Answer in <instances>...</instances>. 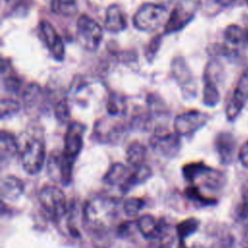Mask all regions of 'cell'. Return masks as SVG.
Listing matches in <instances>:
<instances>
[{"instance_id": "1", "label": "cell", "mask_w": 248, "mask_h": 248, "mask_svg": "<svg viewBox=\"0 0 248 248\" xmlns=\"http://www.w3.org/2000/svg\"><path fill=\"white\" fill-rule=\"evenodd\" d=\"M115 209L116 205L114 201L104 197L93 198L84 205V223L95 243L103 245L108 242V230L115 218Z\"/></svg>"}, {"instance_id": "2", "label": "cell", "mask_w": 248, "mask_h": 248, "mask_svg": "<svg viewBox=\"0 0 248 248\" xmlns=\"http://www.w3.org/2000/svg\"><path fill=\"white\" fill-rule=\"evenodd\" d=\"M167 9L156 3H145L140 7L133 17L134 26L141 31L157 30L168 18Z\"/></svg>"}, {"instance_id": "3", "label": "cell", "mask_w": 248, "mask_h": 248, "mask_svg": "<svg viewBox=\"0 0 248 248\" xmlns=\"http://www.w3.org/2000/svg\"><path fill=\"white\" fill-rule=\"evenodd\" d=\"M39 202L48 216L55 220L61 218L67 211L65 194L54 185H46L40 190Z\"/></svg>"}, {"instance_id": "4", "label": "cell", "mask_w": 248, "mask_h": 248, "mask_svg": "<svg viewBox=\"0 0 248 248\" xmlns=\"http://www.w3.org/2000/svg\"><path fill=\"white\" fill-rule=\"evenodd\" d=\"M21 164L23 170L29 174L38 173L46 162L45 143L38 138L26 141L21 151Z\"/></svg>"}, {"instance_id": "5", "label": "cell", "mask_w": 248, "mask_h": 248, "mask_svg": "<svg viewBox=\"0 0 248 248\" xmlns=\"http://www.w3.org/2000/svg\"><path fill=\"white\" fill-rule=\"evenodd\" d=\"M77 37L85 49L95 50L102 41L103 31L96 20L87 15H81L77 22Z\"/></svg>"}, {"instance_id": "6", "label": "cell", "mask_w": 248, "mask_h": 248, "mask_svg": "<svg viewBox=\"0 0 248 248\" xmlns=\"http://www.w3.org/2000/svg\"><path fill=\"white\" fill-rule=\"evenodd\" d=\"M200 0H180L170 12L165 24L166 34L181 30L194 17L195 11Z\"/></svg>"}, {"instance_id": "7", "label": "cell", "mask_w": 248, "mask_h": 248, "mask_svg": "<svg viewBox=\"0 0 248 248\" xmlns=\"http://www.w3.org/2000/svg\"><path fill=\"white\" fill-rule=\"evenodd\" d=\"M75 161L63 152L50 154L46 163L49 177L54 182L60 183L63 186L69 185L72 181Z\"/></svg>"}, {"instance_id": "8", "label": "cell", "mask_w": 248, "mask_h": 248, "mask_svg": "<svg viewBox=\"0 0 248 248\" xmlns=\"http://www.w3.org/2000/svg\"><path fill=\"white\" fill-rule=\"evenodd\" d=\"M208 115L193 109L177 115L173 121L174 132L179 136H191L202 128L208 121Z\"/></svg>"}, {"instance_id": "9", "label": "cell", "mask_w": 248, "mask_h": 248, "mask_svg": "<svg viewBox=\"0 0 248 248\" xmlns=\"http://www.w3.org/2000/svg\"><path fill=\"white\" fill-rule=\"evenodd\" d=\"M248 101V68L241 74L232 96L227 106V118L231 121L235 119Z\"/></svg>"}, {"instance_id": "10", "label": "cell", "mask_w": 248, "mask_h": 248, "mask_svg": "<svg viewBox=\"0 0 248 248\" xmlns=\"http://www.w3.org/2000/svg\"><path fill=\"white\" fill-rule=\"evenodd\" d=\"M85 126L79 122L69 124L64 136L63 153L68 157L76 160L83 147V134Z\"/></svg>"}, {"instance_id": "11", "label": "cell", "mask_w": 248, "mask_h": 248, "mask_svg": "<svg viewBox=\"0 0 248 248\" xmlns=\"http://www.w3.org/2000/svg\"><path fill=\"white\" fill-rule=\"evenodd\" d=\"M151 146L167 158L175 157L181 148L180 136L174 133H155L151 139Z\"/></svg>"}, {"instance_id": "12", "label": "cell", "mask_w": 248, "mask_h": 248, "mask_svg": "<svg viewBox=\"0 0 248 248\" xmlns=\"http://www.w3.org/2000/svg\"><path fill=\"white\" fill-rule=\"evenodd\" d=\"M40 30L48 50L57 61H62L65 56V48L59 34L51 23L43 19L40 22Z\"/></svg>"}, {"instance_id": "13", "label": "cell", "mask_w": 248, "mask_h": 248, "mask_svg": "<svg viewBox=\"0 0 248 248\" xmlns=\"http://www.w3.org/2000/svg\"><path fill=\"white\" fill-rule=\"evenodd\" d=\"M214 145L222 164L228 165L233 161L236 149V140L231 133H219L215 138Z\"/></svg>"}, {"instance_id": "14", "label": "cell", "mask_w": 248, "mask_h": 248, "mask_svg": "<svg viewBox=\"0 0 248 248\" xmlns=\"http://www.w3.org/2000/svg\"><path fill=\"white\" fill-rule=\"evenodd\" d=\"M136 223L140 234L151 241L160 234L166 226L165 222L158 221L154 216L149 214L140 216Z\"/></svg>"}, {"instance_id": "15", "label": "cell", "mask_w": 248, "mask_h": 248, "mask_svg": "<svg viewBox=\"0 0 248 248\" xmlns=\"http://www.w3.org/2000/svg\"><path fill=\"white\" fill-rule=\"evenodd\" d=\"M105 27L110 32H120L127 27L125 14L118 5L112 4L108 7L106 12Z\"/></svg>"}, {"instance_id": "16", "label": "cell", "mask_w": 248, "mask_h": 248, "mask_svg": "<svg viewBox=\"0 0 248 248\" xmlns=\"http://www.w3.org/2000/svg\"><path fill=\"white\" fill-rule=\"evenodd\" d=\"M151 176H152V170L148 166L142 164L139 167H135L134 170L129 173L127 178L119 186L120 191L124 194L128 193L132 188H134L137 185L144 183Z\"/></svg>"}, {"instance_id": "17", "label": "cell", "mask_w": 248, "mask_h": 248, "mask_svg": "<svg viewBox=\"0 0 248 248\" xmlns=\"http://www.w3.org/2000/svg\"><path fill=\"white\" fill-rule=\"evenodd\" d=\"M1 198L7 201H16L24 192L23 182L16 176L7 175L1 180Z\"/></svg>"}, {"instance_id": "18", "label": "cell", "mask_w": 248, "mask_h": 248, "mask_svg": "<svg viewBox=\"0 0 248 248\" xmlns=\"http://www.w3.org/2000/svg\"><path fill=\"white\" fill-rule=\"evenodd\" d=\"M122 130L119 124H108V122L100 120L95 124L94 138L99 141L108 142L120 137Z\"/></svg>"}, {"instance_id": "19", "label": "cell", "mask_w": 248, "mask_h": 248, "mask_svg": "<svg viewBox=\"0 0 248 248\" xmlns=\"http://www.w3.org/2000/svg\"><path fill=\"white\" fill-rule=\"evenodd\" d=\"M18 152L16 139L8 131L2 130L0 134V159L1 162L11 160Z\"/></svg>"}, {"instance_id": "20", "label": "cell", "mask_w": 248, "mask_h": 248, "mask_svg": "<svg viewBox=\"0 0 248 248\" xmlns=\"http://www.w3.org/2000/svg\"><path fill=\"white\" fill-rule=\"evenodd\" d=\"M171 71L181 86H185L187 92H189V87L192 86V77L187 65L185 64V61L181 57H176L172 61Z\"/></svg>"}, {"instance_id": "21", "label": "cell", "mask_w": 248, "mask_h": 248, "mask_svg": "<svg viewBox=\"0 0 248 248\" xmlns=\"http://www.w3.org/2000/svg\"><path fill=\"white\" fill-rule=\"evenodd\" d=\"M130 171L128 168L121 164L115 163L110 166L106 174L104 175V181L108 185H121L127 178Z\"/></svg>"}, {"instance_id": "22", "label": "cell", "mask_w": 248, "mask_h": 248, "mask_svg": "<svg viewBox=\"0 0 248 248\" xmlns=\"http://www.w3.org/2000/svg\"><path fill=\"white\" fill-rule=\"evenodd\" d=\"M146 156V148L140 142H133L129 145L126 151V159L127 162L132 167H139L144 163V159Z\"/></svg>"}, {"instance_id": "23", "label": "cell", "mask_w": 248, "mask_h": 248, "mask_svg": "<svg viewBox=\"0 0 248 248\" xmlns=\"http://www.w3.org/2000/svg\"><path fill=\"white\" fill-rule=\"evenodd\" d=\"M220 101V93L214 80L204 78L202 102L207 107H214Z\"/></svg>"}, {"instance_id": "24", "label": "cell", "mask_w": 248, "mask_h": 248, "mask_svg": "<svg viewBox=\"0 0 248 248\" xmlns=\"http://www.w3.org/2000/svg\"><path fill=\"white\" fill-rule=\"evenodd\" d=\"M200 227V221L197 218L190 217L182 222H180L176 226V234L180 240V242H184V240L189 237L191 234L195 233Z\"/></svg>"}, {"instance_id": "25", "label": "cell", "mask_w": 248, "mask_h": 248, "mask_svg": "<svg viewBox=\"0 0 248 248\" xmlns=\"http://www.w3.org/2000/svg\"><path fill=\"white\" fill-rule=\"evenodd\" d=\"M127 105L124 98L118 94H110L107 102V110L110 115H123L126 112Z\"/></svg>"}, {"instance_id": "26", "label": "cell", "mask_w": 248, "mask_h": 248, "mask_svg": "<svg viewBox=\"0 0 248 248\" xmlns=\"http://www.w3.org/2000/svg\"><path fill=\"white\" fill-rule=\"evenodd\" d=\"M224 36L229 43L233 45H237L247 41L246 29H243L237 24L229 25L224 32Z\"/></svg>"}, {"instance_id": "27", "label": "cell", "mask_w": 248, "mask_h": 248, "mask_svg": "<svg viewBox=\"0 0 248 248\" xmlns=\"http://www.w3.org/2000/svg\"><path fill=\"white\" fill-rule=\"evenodd\" d=\"M51 9L63 16H73L78 12V0H52Z\"/></svg>"}, {"instance_id": "28", "label": "cell", "mask_w": 248, "mask_h": 248, "mask_svg": "<svg viewBox=\"0 0 248 248\" xmlns=\"http://www.w3.org/2000/svg\"><path fill=\"white\" fill-rule=\"evenodd\" d=\"M41 97H42V89L36 83L29 84L25 88V90L22 94L23 102L27 107H31V106L36 105L40 101Z\"/></svg>"}, {"instance_id": "29", "label": "cell", "mask_w": 248, "mask_h": 248, "mask_svg": "<svg viewBox=\"0 0 248 248\" xmlns=\"http://www.w3.org/2000/svg\"><path fill=\"white\" fill-rule=\"evenodd\" d=\"M207 168L205 164L202 162H193L190 164H187L182 169V173L185 179L188 181L194 182V180Z\"/></svg>"}, {"instance_id": "30", "label": "cell", "mask_w": 248, "mask_h": 248, "mask_svg": "<svg viewBox=\"0 0 248 248\" xmlns=\"http://www.w3.org/2000/svg\"><path fill=\"white\" fill-rule=\"evenodd\" d=\"M185 194L190 200H192L195 202H198L199 204L208 205V204H213L216 202V201L214 199L203 196L202 193L201 192L200 188L196 185H192V186H189L188 188H186Z\"/></svg>"}, {"instance_id": "31", "label": "cell", "mask_w": 248, "mask_h": 248, "mask_svg": "<svg viewBox=\"0 0 248 248\" xmlns=\"http://www.w3.org/2000/svg\"><path fill=\"white\" fill-rule=\"evenodd\" d=\"M20 108L18 102L13 99H2L0 104V116L1 119L11 117L14 114L17 113Z\"/></svg>"}, {"instance_id": "32", "label": "cell", "mask_w": 248, "mask_h": 248, "mask_svg": "<svg viewBox=\"0 0 248 248\" xmlns=\"http://www.w3.org/2000/svg\"><path fill=\"white\" fill-rule=\"evenodd\" d=\"M145 205V201L141 198H129L124 202L123 209L128 216H135L138 214Z\"/></svg>"}, {"instance_id": "33", "label": "cell", "mask_w": 248, "mask_h": 248, "mask_svg": "<svg viewBox=\"0 0 248 248\" xmlns=\"http://www.w3.org/2000/svg\"><path fill=\"white\" fill-rule=\"evenodd\" d=\"M155 242V248H171L173 243V236L170 232L169 227L166 225L160 234L152 240Z\"/></svg>"}, {"instance_id": "34", "label": "cell", "mask_w": 248, "mask_h": 248, "mask_svg": "<svg viewBox=\"0 0 248 248\" xmlns=\"http://www.w3.org/2000/svg\"><path fill=\"white\" fill-rule=\"evenodd\" d=\"M54 114L58 121L65 123L70 118V108L66 100L58 101L54 106Z\"/></svg>"}, {"instance_id": "35", "label": "cell", "mask_w": 248, "mask_h": 248, "mask_svg": "<svg viewBox=\"0 0 248 248\" xmlns=\"http://www.w3.org/2000/svg\"><path fill=\"white\" fill-rule=\"evenodd\" d=\"M237 217L244 223L248 224V187H246L242 194V201L236 210Z\"/></svg>"}, {"instance_id": "36", "label": "cell", "mask_w": 248, "mask_h": 248, "mask_svg": "<svg viewBox=\"0 0 248 248\" xmlns=\"http://www.w3.org/2000/svg\"><path fill=\"white\" fill-rule=\"evenodd\" d=\"M162 43V39H161V35H157L156 37L152 38V40L149 42L146 50H145V56L146 58L151 61L153 59V57L156 55L157 51L160 48Z\"/></svg>"}, {"instance_id": "37", "label": "cell", "mask_w": 248, "mask_h": 248, "mask_svg": "<svg viewBox=\"0 0 248 248\" xmlns=\"http://www.w3.org/2000/svg\"><path fill=\"white\" fill-rule=\"evenodd\" d=\"M4 88L10 93H17L21 87V80L16 77H7L3 81Z\"/></svg>"}, {"instance_id": "38", "label": "cell", "mask_w": 248, "mask_h": 248, "mask_svg": "<svg viewBox=\"0 0 248 248\" xmlns=\"http://www.w3.org/2000/svg\"><path fill=\"white\" fill-rule=\"evenodd\" d=\"M237 157H238L240 163L245 168H248V140L246 142H244L242 144V146L240 147V149L237 153Z\"/></svg>"}, {"instance_id": "39", "label": "cell", "mask_w": 248, "mask_h": 248, "mask_svg": "<svg viewBox=\"0 0 248 248\" xmlns=\"http://www.w3.org/2000/svg\"><path fill=\"white\" fill-rule=\"evenodd\" d=\"M233 1H234V0H215V2H216L217 4H219V5H221V6H224V7L231 5Z\"/></svg>"}, {"instance_id": "40", "label": "cell", "mask_w": 248, "mask_h": 248, "mask_svg": "<svg viewBox=\"0 0 248 248\" xmlns=\"http://www.w3.org/2000/svg\"><path fill=\"white\" fill-rule=\"evenodd\" d=\"M177 248H187V247L184 245V242H180V244H179V246Z\"/></svg>"}, {"instance_id": "41", "label": "cell", "mask_w": 248, "mask_h": 248, "mask_svg": "<svg viewBox=\"0 0 248 248\" xmlns=\"http://www.w3.org/2000/svg\"><path fill=\"white\" fill-rule=\"evenodd\" d=\"M245 2H246V4L248 5V0H245Z\"/></svg>"}]
</instances>
